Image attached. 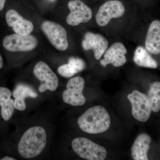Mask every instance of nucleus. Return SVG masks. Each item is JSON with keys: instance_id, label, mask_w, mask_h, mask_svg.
Returning <instances> with one entry per match:
<instances>
[{"instance_id": "obj_1", "label": "nucleus", "mask_w": 160, "mask_h": 160, "mask_svg": "<svg viewBox=\"0 0 160 160\" xmlns=\"http://www.w3.org/2000/svg\"><path fill=\"white\" fill-rule=\"evenodd\" d=\"M47 142V132L43 127H30L23 133L18 142V153L24 158H34L43 152Z\"/></svg>"}, {"instance_id": "obj_2", "label": "nucleus", "mask_w": 160, "mask_h": 160, "mask_svg": "<svg viewBox=\"0 0 160 160\" xmlns=\"http://www.w3.org/2000/svg\"><path fill=\"white\" fill-rule=\"evenodd\" d=\"M78 124L83 131L89 134H98L107 131L111 124L108 112L102 106L89 108L78 120Z\"/></svg>"}, {"instance_id": "obj_3", "label": "nucleus", "mask_w": 160, "mask_h": 160, "mask_svg": "<svg viewBox=\"0 0 160 160\" xmlns=\"http://www.w3.org/2000/svg\"><path fill=\"white\" fill-rule=\"evenodd\" d=\"M71 146L73 151L84 159L103 160L107 156V151L104 147L86 138H75L72 140Z\"/></svg>"}, {"instance_id": "obj_4", "label": "nucleus", "mask_w": 160, "mask_h": 160, "mask_svg": "<svg viewBox=\"0 0 160 160\" xmlns=\"http://www.w3.org/2000/svg\"><path fill=\"white\" fill-rule=\"evenodd\" d=\"M38 40L32 35H22L18 33L7 35L3 38L2 46L7 52L13 53L32 51L36 48Z\"/></svg>"}, {"instance_id": "obj_5", "label": "nucleus", "mask_w": 160, "mask_h": 160, "mask_svg": "<svg viewBox=\"0 0 160 160\" xmlns=\"http://www.w3.org/2000/svg\"><path fill=\"white\" fill-rule=\"evenodd\" d=\"M42 30L49 42L56 49L65 51L69 47L67 33L62 26L50 21L43 22Z\"/></svg>"}, {"instance_id": "obj_6", "label": "nucleus", "mask_w": 160, "mask_h": 160, "mask_svg": "<svg viewBox=\"0 0 160 160\" xmlns=\"http://www.w3.org/2000/svg\"><path fill=\"white\" fill-rule=\"evenodd\" d=\"M85 81L81 77L72 78L68 81L66 89L63 91V102L72 106H82L86 102V99L83 94Z\"/></svg>"}, {"instance_id": "obj_7", "label": "nucleus", "mask_w": 160, "mask_h": 160, "mask_svg": "<svg viewBox=\"0 0 160 160\" xmlns=\"http://www.w3.org/2000/svg\"><path fill=\"white\" fill-rule=\"evenodd\" d=\"M35 77L41 82L38 90L41 93L46 90L53 92L57 89L59 79L57 75L45 62H38L33 68Z\"/></svg>"}, {"instance_id": "obj_8", "label": "nucleus", "mask_w": 160, "mask_h": 160, "mask_svg": "<svg viewBox=\"0 0 160 160\" xmlns=\"http://www.w3.org/2000/svg\"><path fill=\"white\" fill-rule=\"evenodd\" d=\"M127 98L131 103L132 114L133 118L139 122H147L152 111L147 96L134 90L128 95Z\"/></svg>"}, {"instance_id": "obj_9", "label": "nucleus", "mask_w": 160, "mask_h": 160, "mask_svg": "<svg viewBox=\"0 0 160 160\" xmlns=\"http://www.w3.org/2000/svg\"><path fill=\"white\" fill-rule=\"evenodd\" d=\"M125 11V6L118 0L107 1L100 7L96 15L97 23L99 26L104 27L112 19L122 17Z\"/></svg>"}, {"instance_id": "obj_10", "label": "nucleus", "mask_w": 160, "mask_h": 160, "mask_svg": "<svg viewBox=\"0 0 160 160\" xmlns=\"http://www.w3.org/2000/svg\"><path fill=\"white\" fill-rule=\"evenodd\" d=\"M68 6L70 12L66 18V22L69 26H78L91 19V9L81 0H71L68 3Z\"/></svg>"}, {"instance_id": "obj_11", "label": "nucleus", "mask_w": 160, "mask_h": 160, "mask_svg": "<svg viewBox=\"0 0 160 160\" xmlns=\"http://www.w3.org/2000/svg\"><path fill=\"white\" fill-rule=\"evenodd\" d=\"M5 19L7 26L18 34L28 35L32 32L34 28L31 21L24 18L13 9H8L6 12Z\"/></svg>"}, {"instance_id": "obj_12", "label": "nucleus", "mask_w": 160, "mask_h": 160, "mask_svg": "<svg viewBox=\"0 0 160 160\" xmlns=\"http://www.w3.org/2000/svg\"><path fill=\"white\" fill-rule=\"evenodd\" d=\"M127 52V49L123 43H115L105 52L100 64L103 67L109 64L116 67L122 66L127 61L126 57Z\"/></svg>"}, {"instance_id": "obj_13", "label": "nucleus", "mask_w": 160, "mask_h": 160, "mask_svg": "<svg viewBox=\"0 0 160 160\" xmlns=\"http://www.w3.org/2000/svg\"><path fill=\"white\" fill-rule=\"evenodd\" d=\"M82 46L84 50H93L95 58L100 60L107 50L109 46L108 40L98 33L87 32L82 42Z\"/></svg>"}, {"instance_id": "obj_14", "label": "nucleus", "mask_w": 160, "mask_h": 160, "mask_svg": "<svg viewBox=\"0 0 160 160\" xmlns=\"http://www.w3.org/2000/svg\"><path fill=\"white\" fill-rule=\"evenodd\" d=\"M12 97V92L9 88L0 86V118L3 122H9L14 114L15 109Z\"/></svg>"}, {"instance_id": "obj_15", "label": "nucleus", "mask_w": 160, "mask_h": 160, "mask_svg": "<svg viewBox=\"0 0 160 160\" xmlns=\"http://www.w3.org/2000/svg\"><path fill=\"white\" fill-rule=\"evenodd\" d=\"M12 96L14 100L15 109L23 111L26 108L25 99L27 98H35L38 96V94L30 86L25 84H19L12 91Z\"/></svg>"}, {"instance_id": "obj_16", "label": "nucleus", "mask_w": 160, "mask_h": 160, "mask_svg": "<svg viewBox=\"0 0 160 160\" xmlns=\"http://www.w3.org/2000/svg\"><path fill=\"white\" fill-rule=\"evenodd\" d=\"M145 46L147 51L151 54H160V21L155 20L149 26Z\"/></svg>"}, {"instance_id": "obj_17", "label": "nucleus", "mask_w": 160, "mask_h": 160, "mask_svg": "<svg viewBox=\"0 0 160 160\" xmlns=\"http://www.w3.org/2000/svg\"><path fill=\"white\" fill-rule=\"evenodd\" d=\"M151 137L149 135L142 133L135 140L131 148V155L134 160H147V153L150 149Z\"/></svg>"}, {"instance_id": "obj_18", "label": "nucleus", "mask_w": 160, "mask_h": 160, "mask_svg": "<svg viewBox=\"0 0 160 160\" xmlns=\"http://www.w3.org/2000/svg\"><path fill=\"white\" fill-rule=\"evenodd\" d=\"M86 64L79 58H71L69 62L64 64L58 68L59 74L64 78H69L85 69Z\"/></svg>"}, {"instance_id": "obj_19", "label": "nucleus", "mask_w": 160, "mask_h": 160, "mask_svg": "<svg viewBox=\"0 0 160 160\" xmlns=\"http://www.w3.org/2000/svg\"><path fill=\"white\" fill-rule=\"evenodd\" d=\"M133 60L138 66L146 68L156 69L157 62L149 54L147 49L142 46H138L134 52Z\"/></svg>"}, {"instance_id": "obj_20", "label": "nucleus", "mask_w": 160, "mask_h": 160, "mask_svg": "<svg viewBox=\"0 0 160 160\" xmlns=\"http://www.w3.org/2000/svg\"><path fill=\"white\" fill-rule=\"evenodd\" d=\"M152 110L154 112L160 110V82H156L150 86L148 96Z\"/></svg>"}, {"instance_id": "obj_21", "label": "nucleus", "mask_w": 160, "mask_h": 160, "mask_svg": "<svg viewBox=\"0 0 160 160\" xmlns=\"http://www.w3.org/2000/svg\"><path fill=\"white\" fill-rule=\"evenodd\" d=\"M6 0H0V12L2 11L6 6Z\"/></svg>"}, {"instance_id": "obj_22", "label": "nucleus", "mask_w": 160, "mask_h": 160, "mask_svg": "<svg viewBox=\"0 0 160 160\" xmlns=\"http://www.w3.org/2000/svg\"><path fill=\"white\" fill-rule=\"evenodd\" d=\"M4 66V60L2 55L0 53V71L3 69Z\"/></svg>"}, {"instance_id": "obj_23", "label": "nucleus", "mask_w": 160, "mask_h": 160, "mask_svg": "<svg viewBox=\"0 0 160 160\" xmlns=\"http://www.w3.org/2000/svg\"><path fill=\"white\" fill-rule=\"evenodd\" d=\"M1 160H17V159L15 158L9 156H6L4 157L1 158L0 159Z\"/></svg>"}, {"instance_id": "obj_24", "label": "nucleus", "mask_w": 160, "mask_h": 160, "mask_svg": "<svg viewBox=\"0 0 160 160\" xmlns=\"http://www.w3.org/2000/svg\"><path fill=\"white\" fill-rule=\"evenodd\" d=\"M52 1H54V0H52Z\"/></svg>"}]
</instances>
